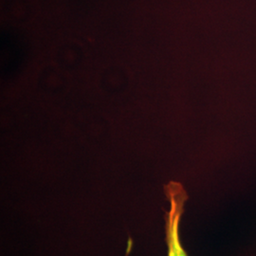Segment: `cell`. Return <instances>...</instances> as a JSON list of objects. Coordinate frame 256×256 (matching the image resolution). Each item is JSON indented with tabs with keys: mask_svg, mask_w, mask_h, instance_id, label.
Returning <instances> with one entry per match:
<instances>
[{
	"mask_svg": "<svg viewBox=\"0 0 256 256\" xmlns=\"http://www.w3.org/2000/svg\"><path fill=\"white\" fill-rule=\"evenodd\" d=\"M164 191L169 206L164 216L167 256H188L180 239V222L189 200L188 192L182 183L174 180L165 184Z\"/></svg>",
	"mask_w": 256,
	"mask_h": 256,
	"instance_id": "obj_1",
	"label": "cell"
}]
</instances>
